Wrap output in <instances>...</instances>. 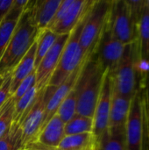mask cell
I'll return each instance as SVG.
<instances>
[{"mask_svg": "<svg viewBox=\"0 0 149 150\" xmlns=\"http://www.w3.org/2000/svg\"><path fill=\"white\" fill-rule=\"evenodd\" d=\"M33 1L20 16L8 46L0 60V76H5L15 69L37 40L39 30L32 25L31 8Z\"/></svg>", "mask_w": 149, "mask_h": 150, "instance_id": "1", "label": "cell"}, {"mask_svg": "<svg viewBox=\"0 0 149 150\" xmlns=\"http://www.w3.org/2000/svg\"><path fill=\"white\" fill-rule=\"evenodd\" d=\"M105 72L95 56L85 62L75 85L77 114L93 118Z\"/></svg>", "mask_w": 149, "mask_h": 150, "instance_id": "2", "label": "cell"}, {"mask_svg": "<svg viewBox=\"0 0 149 150\" xmlns=\"http://www.w3.org/2000/svg\"><path fill=\"white\" fill-rule=\"evenodd\" d=\"M141 62L138 41L126 45L121 59L115 69L109 72L113 91L126 98H133L140 89L138 76Z\"/></svg>", "mask_w": 149, "mask_h": 150, "instance_id": "3", "label": "cell"}, {"mask_svg": "<svg viewBox=\"0 0 149 150\" xmlns=\"http://www.w3.org/2000/svg\"><path fill=\"white\" fill-rule=\"evenodd\" d=\"M149 134L144 90L139 89L132 98L126 123L125 150H146V140Z\"/></svg>", "mask_w": 149, "mask_h": 150, "instance_id": "4", "label": "cell"}, {"mask_svg": "<svg viewBox=\"0 0 149 150\" xmlns=\"http://www.w3.org/2000/svg\"><path fill=\"white\" fill-rule=\"evenodd\" d=\"M88 13L70 33L68 40L63 48L58 66L50 78L47 86L58 87L74 70H76L83 62L87 61L80 46V35Z\"/></svg>", "mask_w": 149, "mask_h": 150, "instance_id": "5", "label": "cell"}, {"mask_svg": "<svg viewBox=\"0 0 149 150\" xmlns=\"http://www.w3.org/2000/svg\"><path fill=\"white\" fill-rule=\"evenodd\" d=\"M111 1L94 0L80 35V46L86 60L91 58L107 21Z\"/></svg>", "mask_w": 149, "mask_h": 150, "instance_id": "6", "label": "cell"}, {"mask_svg": "<svg viewBox=\"0 0 149 150\" xmlns=\"http://www.w3.org/2000/svg\"><path fill=\"white\" fill-rule=\"evenodd\" d=\"M107 24L113 36L123 44L127 45L137 40V31L127 0L111 1Z\"/></svg>", "mask_w": 149, "mask_h": 150, "instance_id": "7", "label": "cell"}, {"mask_svg": "<svg viewBox=\"0 0 149 150\" xmlns=\"http://www.w3.org/2000/svg\"><path fill=\"white\" fill-rule=\"evenodd\" d=\"M55 88L56 87L47 86L40 92L35 104L19 125L21 129L20 149L27 144L36 142L42 128L47 103L54 93Z\"/></svg>", "mask_w": 149, "mask_h": 150, "instance_id": "8", "label": "cell"}, {"mask_svg": "<svg viewBox=\"0 0 149 150\" xmlns=\"http://www.w3.org/2000/svg\"><path fill=\"white\" fill-rule=\"evenodd\" d=\"M126 45L117 40L106 21L93 56L98 61L104 70L112 72L122 57Z\"/></svg>", "mask_w": 149, "mask_h": 150, "instance_id": "9", "label": "cell"}, {"mask_svg": "<svg viewBox=\"0 0 149 150\" xmlns=\"http://www.w3.org/2000/svg\"><path fill=\"white\" fill-rule=\"evenodd\" d=\"M69 34L70 33L59 35L53 47L49 49V51L36 68V85L40 91H42L48 85L50 78L52 77L58 66L63 48L68 40Z\"/></svg>", "mask_w": 149, "mask_h": 150, "instance_id": "10", "label": "cell"}, {"mask_svg": "<svg viewBox=\"0 0 149 150\" xmlns=\"http://www.w3.org/2000/svg\"><path fill=\"white\" fill-rule=\"evenodd\" d=\"M112 95V83L109 72L106 71L93 115V134L97 140L108 128Z\"/></svg>", "mask_w": 149, "mask_h": 150, "instance_id": "11", "label": "cell"}, {"mask_svg": "<svg viewBox=\"0 0 149 150\" xmlns=\"http://www.w3.org/2000/svg\"><path fill=\"white\" fill-rule=\"evenodd\" d=\"M94 0H73L62 17L48 29L57 35L68 34L84 18Z\"/></svg>", "mask_w": 149, "mask_h": 150, "instance_id": "12", "label": "cell"}, {"mask_svg": "<svg viewBox=\"0 0 149 150\" xmlns=\"http://www.w3.org/2000/svg\"><path fill=\"white\" fill-rule=\"evenodd\" d=\"M85 62H83L76 70H74L67 77V79L65 81H63L58 87L55 88L54 93L52 94L51 98H49V100L47 101V105H46L42 128L51 120V118L54 115L56 114V112H57L60 105L61 104V102L65 99V98L68 96V94L70 92V91L75 87V85H76L77 80H78V77L80 76L81 70H82V69H83Z\"/></svg>", "mask_w": 149, "mask_h": 150, "instance_id": "13", "label": "cell"}, {"mask_svg": "<svg viewBox=\"0 0 149 150\" xmlns=\"http://www.w3.org/2000/svg\"><path fill=\"white\" fill-rule=\"evenodd\" d=\"M29 4L30 0H14L10 12L0 24V60L8 46L20 16L28 7Z\"/></svg>", "mask_w": 149, "mask_h": 150, "instance_id": "14", "label": "cell"}, {"mask_svg": "<svg viewBox=\"0 0 149 150\" xmlns=\"http://www.w3.org/2000/svg\"><path fill=\"white\" fill-rule=\"evenodd\" d=\"M61 0H37L33 1L31 8L32 25L39 30L47 29L53 21Z\"/></svg>", "mask_w": 149, "mask_h": 150, "instance_id": "15", "label": "cell"}, {"mask_svg": "<svg viewBox=\"0 0 149 150\" xmlns=\"http://www.w3.org/2000/svg\"><path fill=\"white\" fill-rule=\"evenodd\" d=\"M64 126L65 124L60 117L57 114L54 115L47 125L41 129L36 142L48 147L57 148L65 137Z\"/></svg>", "mask_w": 149, "mask_h": 150, "instance_id": "16", "label": "cell"}, {"mask_svg": "<svg viewBox=\"0 0 149 150\" xmlns=\"http://www.w3.org/2000/svg\"><path fill=\"white\" fill-rule=\"evenodd\" d=\"M131 102L132 98L120 96L112 90L108 127L114 128L126 126Z\"/></svg>", "mask_w": 149, "mask_h": 150, "instance_id": "17", "label": "cell"}, {"mask_svg": "<svg viewBox=\"0 0 149 150\" xmlns=\"http://www.w3.org/2000/svg\"><path fill=\"white\" fill-rule=\"evenodd\" d=\"M35 54H36V41L11 72V96L14 94L20 83L25 77H27L32 72L35 70Z\"/></svg>", "mask_w": 149, "mask_h": 150, "instance_id": "18", "label": "cell"}, {"mask_svg": "<svg viewBox=\"0 0 149 150\" xmlns=\"http://www.w3.org/2000/svg\"><path fill=\"white\" fill-rule=\"evenodd\" d=\"M126 126L108 127L97 140V150H125Z\"/></svg>", "mask_w": 149, "mask_h": 150, "instance_id": "19", "label": "cell"}, {"mask_svg": "<svg viewBox=\"0 0 149 150\" xmlns=\"http://www.w3.org/2000/svg\"><path fill=\"white\" fill-rule=\"evenodd\" d=\"M57 148L61 150H97V139L93 133L68 135Z\"/></svg>", "mask_w": 149, "mask_h": 150, "instance_id": "20", "label": "cell"}, {"mask_svg": "<svg viewBox=\"0 0 149 150\" xmlns=\"http://www.w3.org/2000/svg\"><path fill=\"white\" fill-rule=\"evenodd\" d=\"M137 41L141 62L149 64V11L146 4L138 25Z\"/></svg>", "mask_w": 149, "mask_h": 150, "instance_id": "21", "label": "cell"}, {"mask_svg": "<svg viewBox=\"0 0 149 150\" xmlns=\"http://www.w3.org/2000/svg\"><path fill=\"white\" fill-rule=\"evenodd\" d=\"M40 91H41L39 90V88L35 83L20 99H18L15 103L13 123L18 125L21 124V122L24 120L25 116L28 114L29 111L35 104Z\"/></svg>", "mask_w": 149, "mask_h": 150, "instance_id": "22", "label": "cell"}, {"mask_svg": "<svg viewBox=\"0 0 149 150\" xmlns=\"http://www.w3.org/2000/svg\"><path fill=\"white\" fill-rule=\"evenodd\" d=\"M93 133V118L76 113L64 126L65 136Z\"/></svg>", "mask_w": 149, "mask_h": 150, "instance_id": "23", "label": "cell"}, {"mask_svg": "<svg viewBox=\"0 0 149 150\" xmlns=\"http://www.w3.org/2000/svg\"><path fill=\"white\" fill-rule=\"evenodd\" d=\"M56 33L52 32L49 29H44L39 32L37 40H36V54H35V69L49 51V49L53 47L57 37Z\"/></svg>", "mask_w": 149, "mask_h": 150, "instance_id": "24", "label": "cell"}, {"mask_svg": "<svg viewBox=\"0 0 149 150\" xmlns=\"http://www.w3.org/2000/svg\"><path fill=\"white\" fill-rule=\"evenodd\" d=\"M76 103H77V92L74 87L65 99L60 105L56 114L65 123H67L76 113Z\"/></svg>", "mask_w": 149, "mask_h": 150, "instance_id": "25", "label": "cell"}, {"mask_svg": "<svg viewBox=\"0 0 149 150\" xmlns=\"http://www.w3.org/2000/svg\"><path fill=\"white\" fill-rule=\"evenodd\" d=\"M21 147V129L13 123L10 130L0 138V150H19Z\"/></svg>", "mask_w": 149, "mask_h": 150, "instance_id": "26", "label": "cell"}, {"mask_svg": "<svg viewBox=\"0 0 149 150\" xmlns=\"http://www.w3.org/2000/svg\"><path fill=\"white\" fill-rule=\"evenodd\" d=\"M15 102L11 97L0 110V138L4 136L13 124Z\"/></svg>", "mask_w": 149, "mask_h": 150, "instance_id": "27", "label": "cell"}, {"mask_svg": "<svg viewBox=\"0 0 149 150\" xmlns=\"http://www.w3.org/2000/svg\"><path fill=\"white\" fill-rule=\"evenodd\" d=\"M35 83H36V72L34 70L33 72H32L27 77H25L20 83V84L17 88L16 91L11 96V98L14 100V102L16 103L18 99H20Z\"/></svg>", "mask_w": 149, "mask_h": 150, "instance_id": "28", "label": "cell"}, {"mask_svg": "<svg viewBox=\"0 0 149 150\" xmlns=\"http://www.w3.org/2000/svg\"><path fill=\"white\" fill-rule=\"evenodd\" d=\"M11 72L7 74L3 84L0 87V110L6 104L8 99L11 97Z\"/></svg>", "mask_w": 149, "mask_h": 150, "instance_id": "29", "label": "cell"}, {"mask_svg": "<svg viewBox=\"0 0 149 150\" xmlns=\"http://www.w3.org/2000/svg\"><path fill=\"white\" fill-rule=\"evenodd\" d=\"M14 0H5L1 1L0 0V24L2 21L5 18L7 14L10 12Z\"/></svg>", "mask_w": 149, "mask_h": 150, "instance_id": "30", "label": "cell"}, {"mask_svg": "<svg viewBox=\"0 0 149 150\" xmlns=\"http://www.w3.org/2000/svg\"><path fill=\"white\" fill-rule=\"evenodd\" d=\"M19 150H61L58 148H54V147H48L43 144L39 143L38 142H34L32 143L27 144L24 148H22Z\"/></svg>", "mask_w": 149, "mask_h": 150, "instance_id": "31", "label": "cell"}, {"mask_svg": "<svg viewBox=\"0 0 149 150\" xmlns=\"http://www.w3.org/2000/svg\"><path fill=\"white\" fill-rule=\"evenodd\" d=\"M145 93V99H146V106H147V113H148V127H149V76L147 83V88L144 90Z\"/></svg>", "mask_w": 149, "mask_h": 150, "instance_id": "32", "label": "cell"}, {"mask_svg": "<svg viewBox=\"0 0 149 150\" xmlns=\"http://www.w3.org/2000/svg\"><path fill=\"white\" fill-rule=\"evenodd\" d=\"M6 76H7V75H5V76H0V87H1V85L3 84V83H4V81L5 77H6Z\"/></svg>", "mask_w": 149, "mask_h": 150, "instance_id": "33", "label": "cell"}, {"mask_svg": "<svg viewBox=\"0 0 149 150\" xmlns=\"http://www.w3.org/2000/svg\"><path fill=\"white\" fill-rule=\"evenodd\" d=\"M146 6H147V8H148L149 11V0H146Z\"/></svg>", "mask_w": 149, "mask_h": 150, "instance_id": "34", "label": "cell"}]
</instances>
